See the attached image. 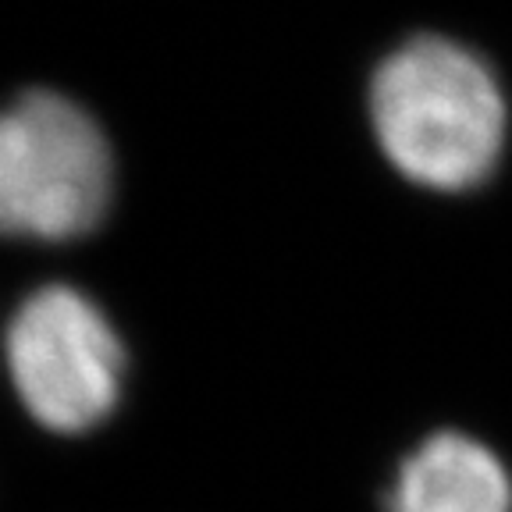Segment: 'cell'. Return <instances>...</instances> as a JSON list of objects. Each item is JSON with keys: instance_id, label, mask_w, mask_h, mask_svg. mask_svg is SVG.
<instances>
[{"instance_id": "cell-4", "label": "cell", "mask_w": 512, "mask_h": 512, "mask_svg": "<svg viewBox=\"0 0 512 512\" xmlns=\"http://www.w3.org/2000/svg\"><path fill=\"white\" fill-rule=\"evenodd\" d=\"M384 512H512V473L484 441L438 431L399 463Z\"/></svg>"}, {"instance_id": "cell-2", "label": "cell", "mask_w": 512, "mask_h": 512, "mask_svg": "<svg viewBox=\"0 0 512 512\" xmlns=\"http://www.w3.org/2000/svg\"><path fill=\"white\" fill-rule=\"evenodd\" d=\"M114 153L96 118L54 89L0 107V235L72 242L104 224Z\"/></svg>"}, {"instance_id": "cell-3", "label": "cell", "mask_w": 512, "mask_h": 512, "mask_svg": "<svg viewBox=\"0 0 512 512\" xmlns=\"http://www.w3.org/2000/svg\"><path fill=\"white\" fill-rule=\"evenodd\" d=\"M8 374L40 427L86 434L114 413L125 345L114 324L72 285H43L18 303L4 335Z\"/></svg>"}, {"instance_id": "cell-1", "label": "cell", "mask_w": 512, "mask_h": 512, "mask_svg": "<svg viewBox=\"0 0 512 512\" xmlns=\"http://www.w3.org/2000/svg\"><path fill=\"white\" fill-rule=\"evenodd\" d=\"M370 125L402 178L431 192H470L502 160L509 107L473 50L445 36H416L377 64Z\"/></svg>"}]
</instances>
